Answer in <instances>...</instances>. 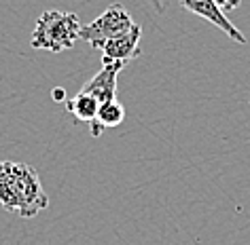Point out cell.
<instances>
[{
  "label": "cell",
  "mask_w": 250,
  "mask_h": 245,
  "mask_svg": "<svg viewBox=\"0 0 250 245\" xmlns=\"http://www.w3.org/2000/svg\"><path fill=\"white\" fill-rule=\"evenodd\" d=\"M0 205L21 218H34L47 209L49 197L32 165L0 161Z\"/></svg>",
  "instance_id": "6da1fadb"
},
{
  "label": "cell",
  "mask_w": 250,
  "mask_h": 245,
  "mask_svg": "<svg viewBox=\"0 0 250 245\" xmlns=\"http://www.w3.org/2000/svg\"><path fill=\"white\" fill-rule=\"evenodd\" d=\"M79 17L74 13H66V11H45L30 38L32 49L47 53H62L74 47L79 40Z\"/></svg>",
  "instance_id": "7a4b0ae2"
},
{
  "label": "cell",
  "mask_w": 250,
  "mask_h": 245,
  "mask_svg": "<svg viewBox=\"0 0 250 245\" xmlns=\"http://www.w3.org/2000/svg\"><path fill=\"white\" fill-rule=\"evenodd\" d=\"M132 26H134L132 15L125 11L123 4L115 2V4H110V7L106 9L100 17H96L91 23L81 26L79 40L89 42L93 49H102L110 38H115V36L127 32Z\"/></svg>",
  "instance_id": "3957f363"
},
{
  "label": "cell",
  "mask_w": 250,
  "mask_h": 245,
  "mask_svg": "<svg viewBox=\"0 0 250 245\" xmlns=\"http://www.w3.org/2000/svg\"><path fill=\"white\" fill-rule=\"evenodd\" d=\"M140 38H142V28L138 23H134L127 32L110 38L102 49H100V51H102V64H110V61L127 64V61L140 57V53H142Z\"/></svg>",
  "instance_id": "277c9868"
},
{
  "label": "cell",
  "mask_w": 250,
  "mask_h": 245,
  "mask_svg": "<svg viewBox=\"0 0 250 245\" xmlns=\"http://www.w3.org/2000/svg\"><path fill=\"white\" fill-rule=\"evenodd\" d=\"M178 2H180V7L187 9L189 13L202 17V19L210 21L212 26H216L218 30H223L231 40L240 42V45H246L248 42L246 36H244L240 30L231 23V19H227V15H225L223 11L214 4V0H178Z\"/></svg>",
  "instance_id": "5b68a950"
},
{
  "label": "cell",
  "mask_w": 250,
  "mask_h": 245,
  "mask_svg": "<svg viewBox=\"0 0 250 245\" xmlns=\"http://www.w3.org/2000/svg\"><path fill=\"white\" fill-rule=\"evenodd\" d=\"M125 68V64L121 61H110V64H102V70H100L96 76H91L87 83L83 85L85 93H89L98 99L100 104L110 102V99H117V76Z\"/></svg>",
  "instance_id": "8992f818"
},
{
  "label": "cell",
  "mask_w": 250,
  "mask_h": 245,
  "mask_svg": "<svg viewBox=\"0 0 250 245\" xmlns=\"http://www.w3.org/2000/svg\"><path fill=\"white\" fill-rule=\"evenodd\" d=\"M125 121V108L119 99H110V102H104L100 104L98 108V114L93 118V123L89 125V131L93 137H100L102 131L106 129H112V127H119Z\"/></svg>",
  "instance_id": "52a82bcc"
},
{
  "label": "cell",
  "mask_w": 250,
  "mask_h": 245,
  "mask_svg": "<svg viewBox=\"0 0 250 245\" xmlns=\"http://www.w3.org/2000/svg\"><path fill=\"white\" fill-rule=\"evenodd\" d=\"M98 108H100V102L85 91H79L77 95L66 102V110L77 118V123H83V125L93 123V118L98 114Z\"/></svg>",
  "instance_id": "ba28073f"
},
{
  "label": "cell",
  "mask_w": 250,
  "mask_h": 245,
  "mask_svg": "<svg viewBox=\"0 0 250 245\" xmlns=\"http://www.w3.org/2000/svg\"><path fill=\"white\" fill-rule=\"evenodd\" d=\"M214 4L225 13V11H233V9H237V7L242 4V0H214Z\"/></svg>",
  "instance_id": "9c48e42d"
},
{
  "label": "cell",
  "mask_w": 250,
  "mask_h": 245,
  "mask_svg": "<svg viewBox=\"0 0 250 245\" xmlns=\"http://www.w3.org/2000/svg\"><path fill=\"white\" fill-rule=\"evenodd\" d=\"M151 4L155 7V11H157V13H164V11H166V7H164V0H151Z\"/></svg>",
  "instance_id": "30bf717a"
},
{
  "label": "cell",
  "mask_w": 250,
  "mask_h": 245,
  "mask_svg": "<svg viewBox=\"0 0 250 245\" xmlns=\"http://www.w3.org/2000/svg\"><path fill=\"white\" fill-rule=\"evenodd\" d=\"M53 97L58 99V102H60V99H64V91H60V89H58V91H53Z\"/></svg>",
  "instance_id": "8fae6325"
}]
</instances>
